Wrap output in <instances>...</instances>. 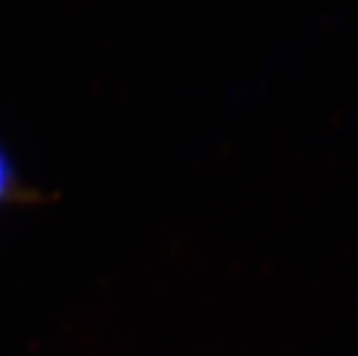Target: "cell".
<instances>
[{"label": "cell", "mask_w": 358, "mask_h": 356, "mask_svg": "<svg viewBox=\"0 0 358 356\" xmlns=\"http://www.w3.org/2000/svg\"><path fill=\"white\" fill-rule=\"evenodd\" d=\"M11 187H13V167L4 151L0 149V202L8 199Z\"/></svg>", "instance_id": "obj_1"}]
</instances>
